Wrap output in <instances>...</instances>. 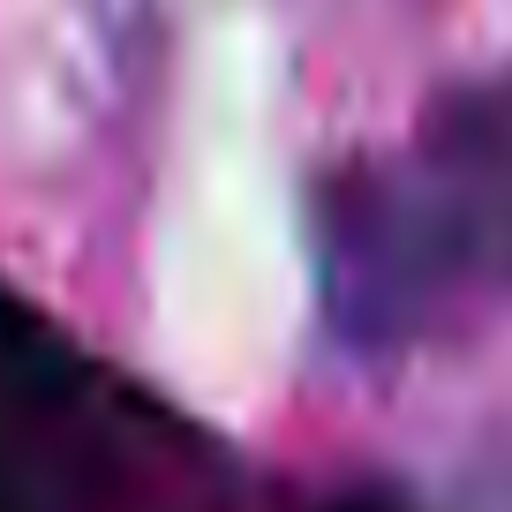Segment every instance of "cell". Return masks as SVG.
Here are the masks:
<instances>
[{"mask_svg":"<svg viewBox=\"0 0 512 512\" xmlns=\"http://www.w3.org/2000/svg\"><path fill=\"white\" fill-rule=\"evenodd\" d=\"M339 512H384V505H339Z\"/></svg>","mask_w":512,"mask_h":512,"instance_id":"cell-1","label":"cell"}]
</instances>
